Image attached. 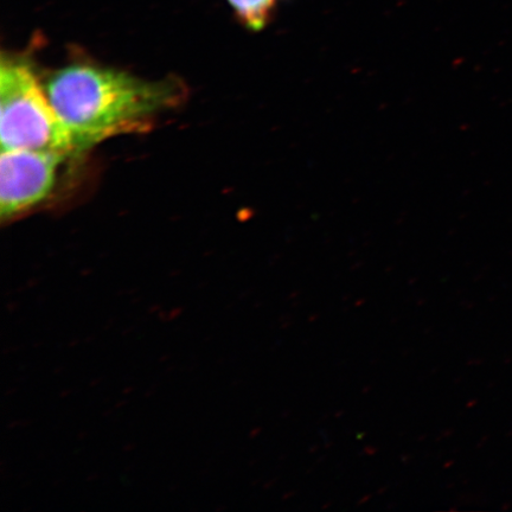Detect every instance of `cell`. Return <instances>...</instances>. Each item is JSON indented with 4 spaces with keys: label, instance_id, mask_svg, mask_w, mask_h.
Segmentation results:
<instances>
[{
    "label": "cell",
    "instance_id": "2",
    "mask_svg": "<svg viewBox=\"0 0 512 512\" xmlns=\"http://www.w3.org/2000/svg\"><path fill=\"white\" fill-rule=\"evenodd\" d=\"M2 151L75 153L72 138L27 59L3 56L0 64Z\"/></svg>",
    "mask_w": 512,
    "mask_h": 512
},
{
    "label": "cell",
    "instance_id": "4",
    "mask_svg": "<svg viewBox=\"0 0 512 512\" xmlns=\"http://www.w3.org/2000/svg\"><path fill=\"white\" fill-rule=\"evenodd\" d=\"M238 21L249 30L265 29L284 0H226Z\"/></svg>",
    "mask_w": 512,
    "mask_h": 512
},
{
    "label": "cell",
    "instance_id": "3",
    "mask_svg": "<svg viewBox=\"0 0 512 512\" xmlns=\"http://www.w3.org/2000/svg\"><path fill=\"white\" fill-rule=\"evenodd\" d=\"M67 156L49 151H2L0 217L3 220L15 219L47 200Z\"/></svg>",
    "mask_w": 512,
    "mask_h": 512
},
{
    "label": "cell",
    "instance_id": "1",
    "mask_svg": "<svg viewBox=\"0 0 512 512\" xmlns=\"http://www.w3.org/2000/svg\"><path fill=\"white\" fill-rule=\"evenodd\" d=\"M44 88L76 152L118 134L144 131L183 96L174 81H146L89 62L56 70Z\"/></svg>",
    "mask_w": 512,
    "mask_h": 512
}]
</instances>
